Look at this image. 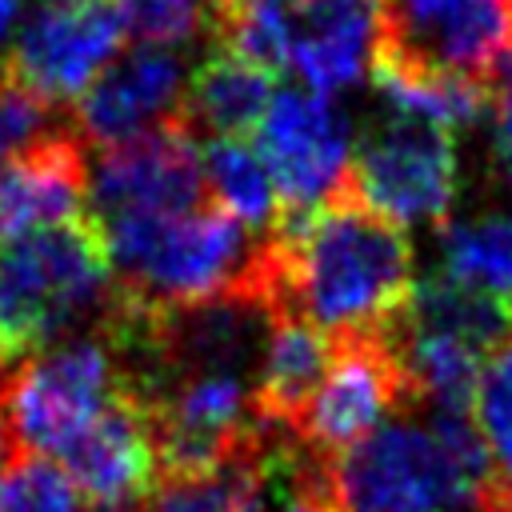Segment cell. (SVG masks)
I'll use <instances>...</instances> for the list:
<instances>
[{
  "mask_svg": "<svg viewBox=\"0 0 512 512\" xmlns=\"http://www.w3.org/2000/svg\"><path fill=\"white\" fill-rule=\"evenodd\" d=\"M124 32L148 48L188 44L196 32L212 36V0H112Z\"/></svg>",
  "mask_w": 512,
  "mask_h": 512,
  "instance_id": "23",
  "label": "cell"
},
{
  "mask_svg": "<svg viewBox=\"0 0 512 512\" xmlns=\"http://www.w3.org/2000/svg\"><path fill=\"white\" fill-rule=\"evenodd\" d=\"M80 4H92V0H44V8H80Z\"/></svg>",
  "mask_w": 512,
  "mask_h": 512,
  "instance_id": "30",
  "label": "cell"
},
{
  "mask_svg": "<svg viewBox=\"0 0 512 512\" xmlns=\"http://www.w3.org/2000/svg\"><path fill=\"white\" fill-rule=\"evenodd\" d=\"M256 152L276 180L280 216H308L348 180L352 116L336 96L284 88L256 128Z\"/></svg>",
  "mask_w": 512,
  "mask_h": 512,
  "instance_id": "8",
  "label": "cell"
},
{
  "mask_svg": "<svg viewBox=\"0 0 512 512\" xmlns=\"http://www.w3.org/2000/svg\"><path fill=\"white\" fill-rule=\"evenodd\" d=\"M204 192L208 184L200 144L180 120L156 124L124 144L100 148L88 164V200L96 208V220L120 212H192L200 208Z\"/></svg>",
  "mask_w": 512,
  "mask_h": 512,
  "instance_id": "9",
  "label": "cell"
},
{
  "mask_svg": "<svg viewBox=\"0 0 512 512\" xmlns=\"http://www.w3.org/2000/svg\"><path fill=\"white\" fill-rule=\"evenodd\" d=\"M440 272L512 304V216L484 212L440 232Z\"/></svg>",
  "mask_w": 512,
  "mask_h": 512,
  "instance_id": "20",
  "label": "cell"
},
{
  "mask_svg": "<svg viewBox=\"0 0 512 512\" xmlns=\"http://www.w3.org/2000/svg\"><path fill=\"white\" fill-rule=\"evenodd\" d=\"M88 152L84 136L56 128L0 168V240L84 220Z\"/></svg>",
  "mask_w": 512,
  "mask_h": 512,
  "instance_id": "14",
  "label": "cell"
},
{
  "mask_svg": "<svg viewBox=\"0 0 512 512\" xmlns=\"http://www.w3.org/2000/svg\"><path fill=\"white\" fill-rule=\"evenodd\" d=\"M336 344L316 332L312 324L276 312L272 320V336L260 360V376L252 388V408L256 420L276 424V428H292L300 424V416L308 412V404L316 400L328 368H332Z\"/></svg>",
  "mask_w": 512,
  "mask_h": 512,
  "instance_id": "16",
  "label": "cell"
},
{
  "mask_svg": "<svg viewBox=\"0 0 512 512\" xmlns=\"http://www.w3.org/2000/svg\"><path fill=\"white\" fill-rule=\"evenodd\" d=\"M276 488H280V508H276V512H336V504H332L324 492L284 488L280 480H276Z\"/></svg>",
  "mask_w": 512,
  "mask_h": 512,
  "instance_id": "26",
  "label": "cell"
},
{
  "mask_svg": "<svg viewBox=\"0 0 512 512\" xmlns=\"http://www.w3.org/2000/svg\"><path fill=\"white\" fill-rule=\"evenodd\" d=\"M392 320L408 332H436L464 340L484 356L512 344V304L472 284H460L444 272L412 284V296Z\"/></svg>",
  "mask_w": 512,
  "mask_h": 512,
  "instance_id": "18",
  "label": "cell"
},
{
  "mask_svg": "<svg viewBox=\"0 0 512 512\" xmlns=\"http://www.w3.org/2000/svg\"><path fill=\"white\" fill-rule=\"evenodd\" d=\"M384 0H300L292 20V68L308 92L332 96L376 64Z\"/></svg>",
  "mask_w": 512,
  "mask_h": 512,
  "instance_id": "15",
  "label": "cell"
},
{
  "mask_svg": "<svg viewBox=\"0 0 512 512\" xmlns=\"http://www.w3.org/2000/svg\"><path fill=\"white\" fill-rule=\"evenodd\" d=\"M188 92V68L180 52L172 48H132L120 60H112L92 88L76 100V132L84 144H124L156 124H168L180 116Z\"/></svg>",
  "mask_w": 512,
  "mask_h": 512,
  "instance_id": "12",
  "label": "cell"
},
{
  "mask_svg": "<svg viewBox=\"0 0 512 512\" xmlns=\"http://www.w3.org/2000/svg\"><path fill=\"white\" fill-rule=\"evenodd\" d=\"M116 308V276L92 216L0 240V340L20 368L64 340L104 332Z\"/></svg>",
  "mask_w": 512,
  "mask_h": 512,
  "instance_id": "3",
  "label": "cell"
},
{
  "mask_svg": "<svg viewBox=\"0 0 512 512\" xmlns=\"http://www.w3.org/2000/svg\"><path fill=\"white\" fill-rule=\"evenodd\" d=\"M96 224L128 308L176 312L248 288L272 296V236L248 232L216 204L176 216L120 212Z\"/></svg>",
  "mask_w": 512,
  "mask_h": 512,
  "instance_id": "2",
  "label": "cell"
},
{
  "mask_svg": "<svg viewBox=\"0 0 512 512\" xmlns=\"http://www.w3.org/2000/svg\"><path fill=\"white\" fill-rule=\"evenodd\" d=\"M16 20H20V0H0V40L16 28Z\"/></svg>",
  "mask_w": 512,
  "mask_h": 512,
  "instance_id": "29",
  "label": "cell"
},
{
  "mask_svg": "<svg viewBox=\"0 0 512 512\" xmlns=\"http://www.w3.org/2000/svg\"><path fill=\"white\" fill-rule=\"evenodd\" d=\"M484 84H488V112H492V144L496 152H512V48L492 64Z\"/></svg>",
  "mask_w": 512,
  "mask_h": 512,
  "instance_id": "25",
  "label": "cell"
},
{
  "mask_svg": "<svg viewBox=\"0 0 512 512\" xmlns=\"http://www.w3.org/2000/svg\"><path fill=\"white\" fill-rule=\"evenodd\" d=\"M204 184L232 220H240L256 236H272L280 224V192L264 164V156L244 140H208L200 148Z\"/></svg>",
  "mask_w": 512,
  "mask_h": 512,
  "instance_id": "19",
  "label": "cell"
},
{
  "mask_svg": "<svg viewBox=\"0 0 512 512\" xmlns=\"http://www.w3.org/2000/svg\"><path fill=\"white\" fill-rule=\"evenodd\" d=\"M0 160H4V152H0Z\"/></svg>",
  "mask_w": 512,
  "mask_h": 512,
  "instance_id": "33",
  "label": "cell"
},
{
  "mask_svg": "<svg viewBox=\"0 0 512 512\" xmlns=\"http://www.w3.org/2000/svg\"><path fill=\"white\" fill-rule=\"evenodd\" d=\"M412 296V244L348 184L272 232V304L328 340L380 332Z\"/></svg>",
  "mask_w": 512,
  "mask_h": 512,
  "instance_id": "1",
  "label": "cell"
},
{
  "mask_svg": "<svg viewBox=\"0 0 512 512\" xmlns=\"http://www.w3.org/2000/svg\"><path fill=\"white\" fill-rule=\"evenodd\" d=\"M472 412H476L472 420H476L488 460H492V480H488L484 496L476 500V512L512 508V344H504L500 352L488 356L480 384H476Z\"/></svg>",
  "mask_w": 512,
  "mask_h": 512,
  "instance_id": "21",
  "label": "cell"
},
{
  "mask_svg": "<svg viewBox=\"0 0 512 512\" xmlns=\"http://www.w3.org/2000/svg\"><path fill=\"white\" fill-rule=\"evenodd\" d=\"M124 512H144V504H140V508H124Z\"/></svg>",
  "mask_w": 512,
  "mask_h": 512,
  "instance_id": "31",
  "label": "cell"
},
{
  "mask_svg": "<svg viewBox=\"0 0 512 512\" xmlns=\"http://www.w3.org/2000/svg\"><path fill=\"white\" fill-rule=\"evenodd\" d=\"M124 36L128 32L112 0H92L80 8H40L20 28L8 64L48 104L80 100L92 80L120 56Z\"/></svg>",
  "mask_w": 512,
  "mask_h": 512,
  "instance_id": "11",
  "label": "cell"
},
{
  "mask_svg": "<svg viewBox=\"0 0 512 512\" xmlns=\"http://www.w3.org/2000/svg\"><path fill=\"white\" fill-rule=\"evenodd\" d=\"M324 496L336 512H468L476 492L440 448L428 420L396 416L328 460Z\"/></svg>",
  "mask_w": 512,
  "mask_h": 512,
  "instance_id": "4",
  "label": "cell"
},
{
  "mask_svg": "<svg viewBox=\"0 0 512 512\" xmlns=\"http://www.w3.org/2000/svg\"><path fill=\"white\" fill-rule=\"evenodd\" d=\"M344 184L400 228L436 224L456 196V140L428 120L384 112L352 148Z\"/></svg>",
  "mask_w": 512,
  "mask_h": 512,
  "instance_id": "6",
  "label": "cell"
},
{
  "mask_svg": "<svg viewBox=\"0 0 512 512\" xmlns=\"http://www.w3.org/2000/svg\"><path fill=\"white\" fill-rule=\"evenodd\" d=\"M0 512H88V504L64 464L16 452L0 476Z\"/></svg>",
  "mask_w": 512,
  "mask_h": 512,
  "instance_id": "22",
  "label": "cell"
},
{
  "mask_svg": "<svg viewBox=\"0 0 512 512\" xmlns=\"http://www.w3.org/2000/svg\"><path fill=\"white\" fill-rule=\"evenodd\" d=\"M56 464H64L80 488L88 512L140 508L156 488V452L140 400L120 388V396Z\"/></svg>",
  "mask_w": 512,
  "mask_h": 512,
  "instance_id": "13",
  "label": "cell"
},
{
  "mask_svg": "<svg viewBox=\"0 0 512 512\" xmlns=\"http://www.w3.org/2000/svg\"><path fill=\"white\" fill-rule=\"evenodd\" d=\"M332 344V368L296 424L300 444H308L324 460H336L368 440L388 412L412 408V388L380 332L344 336Z\"/></svg>",
  "mask_w": 512,
  "mask_h": 512,
  "instance_id": "10",
  "label": "cell"
},
{
  "mask_svg": "<svg viewBox=\"0 0 512 512\" xmlns=\"http://www.w3.org/2000/svg\"><path fill=\"white\" fill-rule=\"evenodd\" d=\"M116 352L104 332L64 340L32 356L0 392L20 452L60 460L120 396Z\"/></svg>",
  "mask_w": 512,
  "mask_h": 512,
  "instance_id": "5",
  "label": "cell"
},
{
  "mask_svg": "<svg viewBox=\"0 0 512 512\" xmlns=\"http://www.w3.org/2000/svg\"><path fill=\"white\" fill-rule=\"evenodd\" d=\"M212 4L232 12H292L300 0H212Z\"/></svg>",
  "mask_w": 512,
  "mask_h": 512,
  "instance_id": "27",
  "label": "cell"
},
{
  "mask_svg": "<svg viewBox=\"0 0 512 512\" xmlns=\"http://www.w3.org/2000/svg\"><path fill=\"white\" fill-rule=\"evenodd\" d=\"M512 0H384L376 60L484 80L508 52Z\"/></svg>",
  "mask_w": 512,
  "mask_h": 512,
  "instance_id": "7",
  "label": "cell"
},
{
  "mask_svg": "<svg viewBox=\"0 0 512 512\" xmlns=\"http://www.w3.org/2000/svg\"><path fill=\"white\" fill-rule=\"evenodd\" d=\"M492 512H512V508H492Z\"/></svg>",
  "mask_w": 512,
  "mask_h": 512,
  "instance_id": "32",
  "label": "cell"
},
{
  "mask_svg": "<svg viewBox=\"0 0 512 512\" xmlns=\"http://www.w3.org/2000/svg\"><path fill=\"white\" fill-rule=\"evenodd\" d=\"M16 440H12V428H8V416H4V404H0V476H4V468L16 460Z\"/></svg>",
  "mask_w": 512,
  "mask_h": 512,
  "instance_id": "28",
  "label": "cell"
},
{
  "mask_svg": "<svg viewBox=\"0 0 512 512\" xmlns=\"http://www.w3.org/2000/svg\"><path fill=\"white\" fill-rule=\"evenodd\" d=\"M56 128L60 124H52V104L32 84H24L8 60H0V152H24Z\"/></svg>",
  "mask_w": 512,
  "mask_h": 512,
  "instance_id": "24",
  "label": "cell"
},
{
  "mask_svg": "<svg viewBox=\"0 0 512 512\" xmlns=\"http://www.w3.org/2000/svg\"><path fill=\"white\" fill-rule=\"evenodd\" d=\"M272 76L244 64L240 56L212 48L204 64L188 76V92L180 104V124L196 136L208 132L212 140H240L260 128L272 104Z\"/></svg>",
  "mask_w": 512,
  "mask_h": 512,
  "instance_id": "17",
  "label": "cell"
}]
</instances>
